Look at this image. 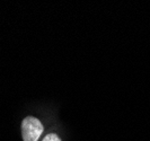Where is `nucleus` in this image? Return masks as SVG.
I'll use <instances>...</instances> for the list:
<instances>
[{
	"instance_id": "f257e3e1",
	"label": "nucleus",
	"mask_w": 150,
	"mask_h": 141,
	"mask_svg": "<svg viewBox=\"0 0 150 141\" xmlns=\"http://www.w3.org/2000/svg\"><path fill=\"white\" fill-rule=\"evenodd\" d=\"M43 132V125L36 118L27 116L22 122V135L24 141H38Z\"/></svg>"
},
{
	"instance_id": "f03ea898",
	"label": "nucleus",
	"mask_w": 150,
	"mask_h": 141,
	"mask_svg": "<svg viewBox=\"0 0 150 141\" xmlns=\"http://www.w3.org/2000/svg\"><path fill=\"white\" fill-rule=\"evenodd\" d=\"M43 141H61V139L59 138V135L55 133H49L44 137Z\"/></svg>"
}]
</instances>
